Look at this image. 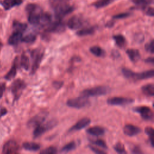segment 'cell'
I'll use <instances>...</instances> for the list:
<instances>
[{"label":"cell","mask_w":154,"mask_h":154,"mask_svg":"<svg viewBox=\"0 0 154 154\" xmlns=\"http://www.w3.org/2000/svg\"><path fill=\"white\" fill-rule=\"evenodd\" d=\"M95 28L94 27H89V28H85L82 29H80L79 31L76 32V35L79 36H85L92 34L94 32Z\"/></svg>","instance_id":"obj_27"},{"label":"cell","mask_w":154,"mask_h":154,"mask_svg":"<svg viewBox=\"0 0 154 154\" xmlns=\"http://www.w3.org/2000/svg\"><path fill=\"white\" fill-rule=\"evenodd\" d=\"M76 147V144L75 141H71L67 144H66L63 148L61 149V151L63 152H69L70 151L73 150L75 149Z\"/></svg>","instance_id":"obj_29"},{"label":"cell","mask_w":154,"mask_h":154,"mask_svg":"<svg viewBox=\"0 0 154 154\" xmlns=\"http://www.w3.org/2000/svg\"><path fill=\"white\" fill-rule=\"evenodd\" d=\"M86 132L93 136L98 137L103 135L105 134V129L100 126H93L87 129Z\"/></svg>","instance_id":"obj_18"},{"label":"cell","mask_w":154,"mask_h":154,"mask_svg":"<svg viewBox=\"0 0 154 154\" xmlns=\"http://www.w3.org/2000/svg\"><path fill=\"white\" fill-rule=\"evenodd\" d=\"M7 109H5V108H2L1 110H0V117H1V116H4V114H5L6 113H7Z\"/></svg>","instance_id":"obj_46"},{"label":"cell","mask_w":154,"mask_h":154,"mask_svg":"<svg viewBox=\"0 0 154 154\" xmlns=\"http://www.w3.org/2000/svg\"><path fill=\"white\" fill-rule=\"evenodd\" d=\"M25 87L26 84L20 79H17L12 83L11 90L15 100H17L20 97Z\"/></svg>","instance_id":"obj_6"},{"label":"cell","mask_w":154,"mask_h":154,"mask_svg":"<svg viewBox=\"0 0 154 154\" xmlns=\"http://www.w3.org/2000/svg\"><path fill=\"white\" fill-rule=\"evenodd\" d=\"M88 147H90V149L92 151H93L94 153H100V154H102V153H106L105 151L102 150H100V149H97V148H96V147H94V146H93L90 145Z\"/></svg>","instance_id":"obj_41"},{"label":"cell","mask_w":154,"mask_h":154,"mask_svg":"<svg viewBox=\"0 0 154 154\" xmlns=\"http://www.w3.org/2000/svg\"><path fill=\"white\" fill-rule=\"evenodd\" d=\"M0 14H1V11H0Z\"/></svg>","instance_id":"obj_48"},{"label":"cell","mask_w":154,"mask_h":154,"mask_svg":"<svg viewBox=\"0 0 154 154\" xmlns=\"http://www.w3.org/2000/svg\"><path fill=\"white\" fill-rule=\"evenodd\" d=\"M36 39V35L33 33H30L26 35L24 37H22V41L26 43H33Z\"/></svg>","instance_id":"obj_31"},{"label":"cell","mask_w":154,"mask_h":154,"mask_svg":"<svg viewBox=\"0 0 154 154\" xmlns=\"http://www.w3.org/2000/svg\"><path fill=\"white\" fill-rule=\"evenodd\" d=\"M110 91V89L105 86H98L93 87L91 88H88L83 90L81 93V95L84 96L85 97H94L99 96L106 94Z\"/></svg>","instance_id":"obj_1"},{"label":"cell","mask_w":154,"mask_h":154,"mask_svg":"<svg viewBox=\"0 0 154 154\" xmlns=\"http://www.w3.org/2000/svg\"><path fill=\"white\" fill-rule=\"evenodd\" d=\"M5 90V84L4 82H0V98H1L4 94Z\"/></svg>","instance_id":"obj_42"},{"label":"cell","mask_w":154,"mask_h":154,"mask_svg":"<svg viewBox=\"0 0 154 154\" xmlns=\"http://www.w3.org/2000/svg\"><path fill=\"white\" fill-rule=\"evenodd\" d=\"M134 111L139 113L141 117L146 120H152L153 119V114L151 109L146 106H138L134 109Z\"/></svg>","instance_id":"obj_8"},{"label":"cell","mask_w":154,"mask_h":154,"mask_svg":"<svg viewBox=\"0 0 154 154\" xmlns=\"http://www.w3.org/2000/svg\"><path fill=\"white\" fill-rule=\"evenodd\" d=\"M115 0H99L94 2L93 5L96 8H102L107 6L109 4L114 2Z\"/></svg>","instance_id":"obj_30"},{"label":"cell","mask_w":154,"mask_h":154,"mask_svg":"<svg viewBox=\"0 0 154 154\" xmlns=\"http://www.w3.org/2000/svg\"><path fill=\"white\" fill-rule=\"evenodd\" d=\"M17 60H18L17 57H16L14 61V63L11 68L5 76V78L6 79L11 80L13 78H14V76H16V72H17Z\"/></svg>","instance_id":"obj_20"},{"label":"cell","mask_w":154,"mask_h":154,"mask_svg":"<svg viewBox=\"0 0 154 154\" xmlns=\"http://www.w3.org/2000/svg\"><path fill=\"white\" fill-rule=\"evenodd\" d=\"M89 103V100L87 97L81 95L75 98H72L67 101V105L74 108H82L86 106Z\"/></svg>","instance_id":"obj_2"},{"label":"cell","mask_w":154,"mask_h":154,"mask_svg":"<svg viewBox=\"0 0 154 154\" xmlns=\"http://www.w3.org/2000/svg\"><path fill=\"white\" fill-rule=\"evenodd\" d=\"M68 1L69 0H49V3L54 8L59 5L67 3Z\"/></svg>","instance_id":"obj_38"},{"label":"cell","mask_w":154,"mask_h":154,"mask_svg":"<svg viewBox=\"0 0 154 154\" xmlns=\"http://www.w3.org/2000/svg\"><path fill=\"white\" fill-rule=\"evenodd\" d=\"M133 152L134 153H141V151H140V149H139L138 147H135L134 149H133Z\"/></svg>","instance_id":"obj_47"},{"label":"cell","mask_w":154,"mask_h":154,"mask_svg":"<svg viewBox=\"0 0 154 154\" xmlns=\"http://www.w3.org/2000/svg\"><path fill=\"white\" fill-rule=\"evenodd\" d=\"M129 15H130V14L128 13H120V14H117V15L114 16L113 18H114V19H122V18L127 17H128Z\"/></svg>","instance_id":"obj_40"},{"label":"cell","mask_w":154,"mask_h":154,"mask_svg":"<svg viewBox=\"0 0 154 154\" xmlns=\"http://www.w3.org/2000/svg\"><path fill=\"white\" fill-rule=\"evenodd\" d=\"M84 23L82 17L78 16L72 17L67 22V26L71 29H77L81 28Z\"/></svg>","instance_id":"obj_11"},{"label":"cell","mask_w":154,"mask_h":154,"mask_svg":"<svg viewBox=\"0 0 154 154\" xmlns=\"http://www.w3.org/2000/svg\"><path fill=\"white\" fill-rule=\"evenodd\" d=\"M20 66L22 68H23L25 70H28L30 66L29 63V59L27 55H26L25 54H23L21 56L20 58Z\"/></svg>","instance_id":"obj_26"},{"label":"cell","mask_w":154,"mask_h":154,"mask_svg":"<svg viewBox=\"0 0 154 154\" xmlns=\"http://www.w3.org/2000/svg\"><path fill=\"white\" fill-rule=\"evenodd\" d=\"M13 29L14 31H18L20 32H23L25 31L27 28V25L23 23H20L17 21H14L13 25Z\"/></svg>","instance_id":"obj_28"},{"label":"cell","mask_w":154,"mask_h":154,"mask_svg":"<svg viewBox=\"0 0 154 154\" xmlns=\"http://www.w3.org/2000/svg\"><path fill=\"white\" fill-rule=\"evenodd\" d=\"M134 102V99L128 97H110L107 100L108 104L110 105H120L124 106L132 103Z\"/></svg>","instance_id":"obj_7"},{"label":"cell","mask_w":154,"mask_h":154,"mask_svg":"<svg viewBox=\"0 0 154 154\" xmlns=\"http://www.w3.org/2000/svg\"><path fill=\"white\" fill-rule=\"evenodd\" d=\"M153 75H154V71L153 69H151V70H146L140 73L134 72L132 79L135 80L146 79L153 78Z\"/></svg>","instance_id":"obj_14"},{"label":"cell","mask_w":154,"mask_h":154,"mask_svg":"<svg viewBox=\"0 0 154 154\" xmlns=\"http://www.w3.org/2000/svg\"><path fill=\"white\" fill-rule=\"evenodd\" d=\"M73 10L74 8L67 3L59 5L54 8L55 16L57 19L61 20L66 15L71 13Z\"/></svg>","instance_id":"obj_3"},{"label":"cell","mask_w":154,"mask_h":154,"mask_svg":"<svg viewBox=\"0 0 154 154\" xmlns=\"http://www.w3.org/2000/svg\"><path fill=\"white\" fill-rule=\"evenodd\" d=\"M122 72L125 77L128 79H132L134 72L127 68H123L122 70Z\"/></svg>","instance_id":"obj_34"},{"label":"cell","mask_w":154,"mask_h":154,"mask_svg":"<svg viewBox=\"0 0 154 154\" xmlns=\"http://www.w3.org/2000/svg\"><path fill=\"white\" fill-rule=\"evenodd\" d=\"M19 150L17 143L14 140H9L5 143L2 147V153L4 154L15 153Z\"/></svg>","instance_id":"obj_10"},{"label":"cell","mask_w":154,"mask_h":154,"mask_svg":"<svg viewBox=\"0 0 154 154\" xmlns=\"http://www.w3.org/2000/svg\"><path fill=\"white\" fill-rule=\"evenodd\" d=\"M146 13L147 15L150 16H154V10L152 7H149L146 11Z\"/></svg>","instance_id":"obj_44"},{"label":"cell","mask_w":154,"mask_h":154,"mask_svg":"<svg viewBox=\"0 0 154 154\" xmlns=\"http://www.w3.org/2000/svg\"><path fill=\"white\" fill-rule=\"evenodd\" d=\"M44 55V52L40 49H35L31 52L32 64L31 67V73H34L39 67L42 60Z\"/></svg>","instance_id":"obj_5"},{"label":"cell","mask_w":154,"mask_h":154,"mask_svg":"<svg viewBox=\"0 0 154 154\" xmlns=\"http://www.w3.org/2000/svg\"><path fill=\"white\" fill-rule=\"evenodd\" d=\"M146 133L149 137V140L150 144L152 147H153V139H154V130L152 127H147L145 129Z\"/></svg>","instance_id":"obj_32"},{"label":"cell","mask_w":154,"mask_h":154,"mask_svg":"<svg viewBox=\"0 0 154 154\" xmlns=\"http://www.w3.org/2000/svg\"><path fill=\"white\" fill-rule=\"evenodd\" d=\"M123 132L128 136L132 137L141 132V129L132 125H126L123 128Z\"/></svg>","instance_id":"obj_13"},{"label":"cell","mask_w":154,"mask_h":154,"mask_svg":"<svg viewBox=\"0 0 154 154\" xmlns=\"http://www.w3.org/2000/svg\"><path fill=\"white\" fill-rule=\"evenodd\" d=\"M141 90L143 93L147 96L152 97L154 96V85L153 84H149L143 85Z\"/></svg>","instance_id":"obj_23"},{"label":"cell","mask_w":154,"mask_h":154,"mask_svg":"<svg viewBox=\"0 0 154 154\" xmlns=\"http://www.w3.org/2000/svg\"><path fill=\"white\" fill-rule=\"evenodd\" d=\"M57 152V149L53 146L47 147L40 152V153L43 154H54Z\"/></svg>","instance_id":"obj_36"},{"label":"cell","mask_w":154,"mask_h":154,"mask_svg":"<svg viewBox=\"0 0 154 154\" xmlns=\"http://www.w3.org/2000/svg\"><path fill=\"white\" fill-rule=\"evenodd\" d=\"M91 143L93 144H95L100 147H102L104 149H107V146L106 144V143H105L104 141H103L102 140H100V139H97V140H96L94 141H92Z\"/></svg>","instance_id":"obj_37"},{"label":"cell","mask_w":154,"mask_h":154,"mask_svg":"<svg viewBox=\"0 0 154 154\" xmlns=\"http://www.w3.org/2000/svg\"><path fill=\"white\" fill-rule=\"evenodd\" d=\"M22 32L14 31L9 37L8 42L9 45H16L22 41Z\"/></svg>","instance_id":"obj_16"},{"label":"cell","mask_w":154,"mask_h":154,"mask_svg":"<svg viewBox=\"0 0 154 154\" xmlns=\"http://www.w3.org/2000/svg\"><path fill=\"white\" fill-rule=\"evenodd\" d=\"M57 124L56 120H51L46 124L42 125L41 124L35 126V128L33 132V137L34 138L40 137L42 134L45 133L47 131L51 129Z\"/></svg>","instance_id":"obj_4"},{"label":"cell","mask_w":154,"mask_h":154,"mask_svg":"<svg viewBox=\"0 0 154 154\" xmlns=\"http://www.w3.org/2000/svg\"><path fill=\"white\" fill-rule=\"evenodd\" d=\"M114 149L119 153H126L124 145L121 143H117L114 146Z\"/></svg>","instance_id":"obj_35"},{"label":"cell","mask_w":154,"mask_h":154,"mask_svg":"<svg viewBox=\"0 0 154 154\" xmlns=\"http://www.w3.org/2000/svg\"><path fill=\"white\" fill-rule=\"evenodd\" d=\"M90 51L92 54L96 57H103L105 55V51L103 49H102L100 47L97 46H92L90 48Z\"/></svg>","instance_id":"obj_25"},{"label":"cell","mask_w":154,"mask_h":154,"mask_svg":"<svg viewBox=\"0 0 154 154\" xmlns=\"http://www.w3.org/2000/svg\"><path fill=\"white\" fill-rule=\"evenodd\" d=\"M48 116V112H41L37 115L33 117L28 122V126L30 127H35L40 124H42L43 121L46 119Z\"/></svg>","instance_id":"obj_12"},{"label":"cell","mask_w":154,"mask_h":154,"mask_svg":"<svg viewBox=\"0 0 154 154\" xmlns=\"http://www.w3.org/2000/svg\"><path fill=\"white\" fill-rule=\"evenodd\" d=\"M146 50L150 54L154 53V42L153 40H152L149 43L146 45L145 46Z\"/></svg>","instance_id":"obj_39"},{"label":"cell","mask_w":154,"mask_h":154,"mask_svg":"<svg viewBox=\"0 0 154 154\" xmlns=\"http://www.w3.org/2000/svg\"><path fill=\"white\" fill-rule=\"evenodd\" d=\"M132 2L138 6L145 7L152 3V0H132Z\"/></svg>","instance_id":"obj_33"},{"label":"cell","mask_w":154,"mask_h":154,"mask_svg":"<svg viewBox=\"0 0 154 154\" xmlns=\"http://www.w3.org/2000/svg\"><path fill=\"white\" fill-rule=\"evenodd\" d=\"M145 61L147 63H150L152 64H153L154 63V60L153 57H148L147 59L145 60Z\"/></svg>","instance_id":"obj_45"},{"label":"cell","mask_w":154,"mask_h":154,"mask_svg":"<svg viewBox=\"0 0 154 154\" xmlns=\"http://www.w3.org/2000/svg\"><path fill=\"white\" fill-rule=\"evenodd\" d=\"M113 39L114 40L116 44L120 48H123L126 45V39L121 34L115 35L113 36Z\"/></svg>","instance_id":"obj_24"},{"label":"cell","mask_w":154,"mask_h":154,"mask_svg":"<svg viewBox=\"0 0 154 154\" xmlns=\"http://www.w3.org/2000/svg\"><path fill=\"white\" fill-rule=\"evenodd\" d=\"M126 54L128 55L129 59L134 63L137 62L140 58V54L137 49H129L126 51Z\"/></svg>","instance_id":"obj_19"},{"label":"cell","mask_w":154,"mask_h":154,"mask_svg":"<svg viewBox=\"0 0 154 154\" xmlns=\"http://www.w3.org/2000/svg\"><path fill=\"white\" fill-rule=\"evenodd\" d=\"M51 16L49 13L42 12L40 16L38 25H40L43 26H47L49 23H51Z\"/></svg>","instance_id":"obj_21"},{"label":"cell","mask_w":154,"mask_h":154,"mask_svg":"<svg viewBox=\"0 0 154 154\" xmlns=\"http://www.w3.org/2000/svg\"><path fill=\"white\" fill-rule=\"evenodd\" d=\"M52 84L54 88H55L56 89H59L63 85V82L62 81H55L53 82Z\"/></svg>","instance_id":"obj_43"},{"label":"cell","mask_w":154,"mask_h":154,"mask_svg":"<svg viewBox=\"0 0 154 154\" xmlns=\"http://www.w3.org/2000/svg\"><path fill=\"white\" fill-rule=\"evenodd\" d=\"M91 122V120L88 117H84L79 120L77 123H76L70 129L69 131H79L85 128Z\"/></svg>","instance_id":"obj_15"},{"label":"cell","mask_w":154,"mask_h":154,"mask_svg":"<svg viewBox=\"0 0 154 154\" xmlns=\"http://www.w3.org/2000/svg\"><path fill=\"white\" fill-rule=\"evenodd\" d=\"M22 2V0H3L1 2V4L5 10H7L14 6L19 5Z\"/></svg>","instance_id":"obj_17"},{"label":"cell","mask_w":154,"mask_h":154,"mask_svg":"<svg viewBox=\"0 0 154 154\" xmlns=\"http://www.w3.org/2000/svg\"><path fill=\"white\" fill-rule=\"evenodd\" d=\"M23 147L29 151H37L40 149V145L33 142H25L23 144Z\"/></svg>","instance_id":"obj_22"},{"label":"cell","mask_w":154,"mask_h":154,"mask_svg":"<svg viewBox=\"0 0 154 154\" xmlns=\"http://www.w3.org/2000/svg\"><path fill=\"white\" fill-rule=\"evenodd\" d=\"M46 31L51 32H61L65 29V25L64 23L59 19L57 21L49 23L47 26Z\"/></svg>","instance_id":"obj_9"}]
</instances>
